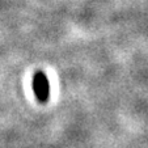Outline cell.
Returning a JSON list of instances; mask_svg holds the SVG:
<instances>
[{
    "instance_id": "obj_1",
    "label": "cell",
    "mask_w": 148,
    "mask_h": 148,
    "mask_svg": "<svg viewBox=\"0 0 148 148\" xmlns=\"http://www.w3.org/2000/svg\"><path fill=\"white\" fill-rule=\"evenodd\" d=\"M33 90L37 100L39 102H46L50 95V88H49L47 76L43 72H37L33 77Z\"/></svg>"
}]
</instances>
